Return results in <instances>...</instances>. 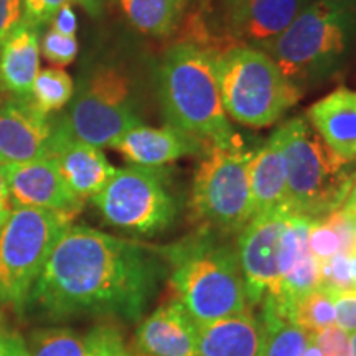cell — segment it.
<instances>
[{
	"mask_svg": "<svg viewBox=\"0 0 356 356\" xmlns=\"http://www.w3.org/2000/svg\"><path fill=\"white\" fill-rule=\"evenodd\" d=\"M165 277L160 248L71 225L53 248L22 315L51 322L86 315L139 322Z\"/></svg>",
	"mask_w": 356,
	"mask_h": 356,
	"instance_id": "1",
	"label": "cell"
},
{
	"mask_svg": "<svg viewBox=\"0 0 356 356\" xmlns=\"http://www.w3.org/2000/svg\"><path fill=\"white\" fill-rule=\"evenodd\" d=\"M220 233L200 228L181 241L160 248L168 286L197 323H207L251 309L238 252Z\"/></svg>",
	"mask_w": 356,
	"mask_h": 356,
	"instance_id": "2",
	"label": "cell"
},
{
	"mask_svg": "<svg viewBox=\"0 0 356 356\" xmlns=\"http://www.w3.org/2000/svg\"><path fill=\"white\" fill-rule=\"evenodd\" d=\"M356 42V0H312L279 37L259 50L305 91L343 68Z\"/></svg>",
	"mask_w": 356,
	"mask_h": 356,
	"instance_id": "3",
	"label": "cell"
},
{
	"mask_svg": "<svg viewBox=\"0 0 356 356\" xmlns=\"http://www.w3.org/2000/svg\"><path fill=\"white\" fill-rule=\"evenodd\" d=\"M157 81L167 124L208 145L241 140L222 108L213 53L190 42L173 43L163 53Z\"/></svg>",
	"mask_w": 356,
	"mask_h": 356,
	"instance_id": "4",
	"label": "cell"
},
{
	"mask_svg": "<svg viewBox=\"0 0 356 356\" xmlns=\"http://www.w3.org/2000/svg\"><path fill=\"white\" fill-rule=\"evenodd\" d=\"M287 177L289 210L322 218L343 207L356 180V163H346L323 144L304 115L275 129Z\"/></svg>",
	"mask_w": 356,
	"mask_h": 356,
	"instance_id": "5",
	"label": "cell"
},
{
	"mask_svg": "<svg viewBox=\"0 0 356 356\" xmlns=\"http://www.w3.org/2000/svg\"><path fill=\"white\" fill-rule=\"evenodd\" d=\"M213 58L222 108L241 126H273L304 96L259 48L234 44Z\"/></svg>",
	"mask_w": 356,
	"mask_h": 356,
	"instance_id": "6",
	"label": "cell"
},
{
	"mask_svg": "<svg viewBox=\"0 0 356 356\" xmlns=\"http://www.w3.org/2000/svg\"><path fill=\"white\" fill-rule=\"evenodd\" d=\"M74 220L43 208H13L0 228V305L24 314L53 248Z\"/></svg>",
	"mask_w": 356,
	"mask_h": 356,
	"instance_id": "7",
	"label": "cell"
},
{
	"mask_svg": "<svg viewBox=\"0 0 356 356\" xmlns=\"http://www.w3.org/2000/svg\"><path fill=\"white\" fill-rule=\"evenodd\" d=\"M254 157L243 140L233 145H210L195 170L191 185V215L202 228L220 234L239 233L251 221L249 167Z\"/></svg>",
	"mask_w": 356,
	"mask_h": 356,
	"instance_id": "8",
	"label": "cell"
},
{
	"mask_svg": "<svg viewBox=\"0 0 356 356\" xmlns=\"http://www.w3.org/2000/svg\"><path fill=\"white\" fill-rule=\"evenodd\" d=\"M91 200L106 225L132 234L163 233L178 215V197L165 167L129 163L118 168Z\"/></svg>",
	"mask_w": 356,
	"mask_h": 356,
	"instance_id": "9",
	"label": "cell"
},
{
	"mask_svg": "<svg viewBox=\"0 0 356 356\" xmlns=\"http://www.w3.org/2000/svg\"><path fill=\"white\" fill-rule=\"evenodd\" d=\"M142 124L132 99L131 79L115 66H99L81 83L53 129L95 147H111Z\"/></svg>",
	"mask_w": 356,
	"mask_h": 356,
	"instance_id": "10",
	"label": "cell"
},
{
	"mask_svg": "<svg viewBox=\"0 0 356 356\" xmlns=\"http://www.w3.org/2000/svg\"><path fill=\"white\" fill-rule=\"evenodd\" d=\"M292 211L277 210L254 216L236 241L249 307H261L279 293V244Z\"/></svg>",
	"mask_w": 356,
	"mask_h": 356,
	"instance_id": "11",
	"label": "cell"
},
{
	"mask_svg": "<svg viewBox=\"0 0 356 356\" xmlns=\"http://www.w3.org/2000/svg\"><path fill=\"white\" fill-rule=\"evenodd\" d=\"M314 218L291 213L279 244V293L264 302L262 310L291 320L292 307L302 296L318 287V261L309 246V231Z\"/></svg>",
	"mask_w": 356,
	"mask_h": 356,
	"instance_id": "12",
	"label": "cell"
},
{
	"mask_svg": "<svg viewBox=\"0 0 356 356\" xmlns=\"http://www.w3.org/2000/svg\"><path fill=\"white\" fill-rule=\"evenodd\" d=\"M6 177L13 208H43L76 218L84 208L70 188L51 157L25 163L0 165Z\"/></svg>",
	"mask_w": 356,
	"mask_h": 356,
	"instance_id": "13",
	"label": "cell"
},
{
	"mask_svg": "<svg viewBox=\"0 0 356 356\" xmlns=\"http://www.w3.org/2000/svg\"><path fill=\"white\" fill-rule=\"evenodd\" d=\"M53 119L32 97L0 99V165L50 157Z\"/></svg>",
	"mask_w": 356,
	"mask_h": 356,
	"instance_id": "14",
	"label": "cell"
},
{
	"mask_svg": "<svg viewBox=\"0 0 356 356\" xmlns=\"http://www.w3.org/2000/svg\"><path fill=\"white\" fill-rule=\"evenodd\" d=\"M136 346L145 356H198L197 322L172 297L142 320Z\"/></svg>",
	"mask_w": 356,
	"mask_h": 356,
	"instance_id": "15",
	"label": "cell"
},
{
	"mask_svg": "<svg viewBox=\"0 0 356 356\" xmlns=\"http://www.w3.org/2000/svg\"><path fill=\"white\" fill-rule=\"evenodd\" d=\"M208 144L180 129L167 124L165 127H150L139 124L129 129L113 145L114 150L131 165L163 167L188 155H203Z\"/></svg>",
	"mask_w": 356,
	"mask_h": 356,
	"instance_id": "16",
	"label": "cell"
},
{
	"mask_svg": "<svg viewBox=\"0 0 356 356\" xmlns=\"http://www.w3.org/2000/svg\"><path fill=\"white\" fill-rule=\"evenodd\" d=\"M50 157L61 177L81 200L92 198L109 184L115 168L99 147L74 140L53 129Z\"/></svg>",
	"mask_w": 356,
	"mask_h": 356,
	"instance_id": "17",
	"label": "cell"
},
{
	"mask_svg": "<svg viewBox=\"0 0 356 356\" xmlns=\"http://www.w3.org/2000/svg\"><path fill=\"white\" fill-rule=\"evenodd\" d=\"M305 118L338 159L356 163V89L337 88L314 102Z\"/></svg>",
	"mask_w": 356,
	"mask_h": 356,
	"instance_id": "18",
	"label": "cell"
},
{
	"mask_svg": "<svg viewBox=\"0 0 356 356\" xmlns=\"http://www.w3.org/2000/svg\"><path fill=\"white\" fill-rule=\"evenodd\" d=\"M266 328L251 309L197 323L198 356H264Z\"/></svg>",
	"mask_w": 356,
	"mask_h": 356,
	"instance_id": "19",
	"label": "cell"
},
{
	"mask_svg": "<svg viewBox=\"0 0 356 356\" xmlns=\"http://www.w3.org/2000/svg\"><path fill=\"white\" fill-rule=\"evenodd\" d=\"M40 26L22 22L0 43V92L13 97H32L40 71Z\"/></svg>",
	"mask_w": 356,
	"mask_h": 356,
	"instance_id": "20",
	"label": "cell"
},
{
	"mask_svg": "<svg viewBox=\"0 0 356 356\" xmlns=\"http://www.w3.org/2000/svg\"><path fill=\"white\" fill-rule=\"evenodd\" d=\"M249 186L252 218L277 210H289L286 163L275 132L254 152L249 167Z\"/></svg>",
	"mask_w": 356,
	"mask_h": 356,
	"instance_id": "21",
	"label": "cell"
},
{
	"mask_svg": "<svg viewBox=\"0 0 356 356\" xmlns=\"http://www.w3.org/2000/svg\"><path fill=\"white\" fill-rule=\"evenodd\" d=\"M312 0H252L234 29V44L261 48L279 37Z\"/></svg>",
	"mask_w": 356,
	"mask_h": 356,
	"instance_id": "22",
	"label": "cell"
},
{
	"mask_svg": "<svg viewBox=\"0 0 356 356\" xmlns=\"http://www.w3.org/2000/svg\"><path fill=\"white\" fill-rule=\"evenodd\" d=\"M190 0H119L129 22L150 37H170L178 30Z\"/></svg>",
	"mask_w": 356,
	"mask_h": 356,
	"instance_id": "23",
	"label": "cell"
},
{
	"mask_svg": "<svg viewBox=\"0 0 356 356\" xmlns=\"http://www.w3.org/2000/svg\"><path fill=\"white\" fill-rule=\"evenodd\" d=\"M266 328L264 356H302L309 340V333L292 320L279 317L273 312L262 310Z\"/></svg>",
	"mask_w": 356,
	"mask_h": 356,
	"instance_id": "24",
	"label": "cell"
},
{
	"mask_svg": "<svg viewBox=\"0 0 356 356\" xmlns=\"http://www.w3.org/2000/svg\"><path fill=\"white\" fill-rule=\"evenodd\" d=\"M291 320L307 333H318L332 325H337L335 302L332 293L320 287L307 292L293 304Z\"/></svg>",
	"mask_w": 356,
	"mask_h": 356,
	"instance_id": "25",
	"label": "cell"
},
{
	"mask_svg": "<svg viewBox=\"0 0 356 356\" xmlns=\"http://www.w3.org/2000/svg\"><path fill=\"white\" fill-rule=\"evenodd\" d=\"M74 96L73 79L66 71L60 68L40 70L32 88V101L43 113H58Z\"/></svg>",
	"mask_w": 356,
	"mask_h": 356,
	"instance_id": "26",
	"label": "cell"
},
{
	"mask_svg": "<svg viewBox=\"0 0 356 356\" xmlns=\"http://www.w3.org/2000/svg\"><path fill=\"white\" fill-rule=\"evenodd\" d=\"M30 356H91L86 335L70 328H40L30 337Z\"/></svg>",
	"mask_w": 356,
	"mask_h": 356,
	"instance_id": "27",
	"label": "cell"
},
{
	"mask_svg": "<svg viewBox=\"0 0 356 356\" xmlns=\"http://www.w3.org/2000/svg\"><path fill=\"white\" fill-rule=\"evenodd\" d=\"M318 287L330 293L355 291L353 275H351V257L338 252L330 259L320 261Z\"/></svg>",
	"mask_w": 356,
	"mask_h": 356,
	"instance_id": "28",
	"label": "cell"
},
{
	"mask_svg": "<svg viewBox=\"0 0 356 356\" xmlns=\"http://www.w3.org/2000/svg\"><path fill=\"white\" fill-rule=\"evenodd\" d=\"M91 356H134L121 330L114 325H97L86 335Z\"/></svg>",
	"mask_w": 356,
	"mask_h": 356,
	"instance_id": "29",
	"label": "cell"
},
{
	"mask_svg": "<svg viewBox=\"0 0 356 356\" xmlns=\"http://www.w3.org/2000/svg\"><path fill=\"white\" fill-rule=\"evenodd\" d=\"M309 246L318 262L330 259L340 252L341 243L335 228L327 216L314 218L309 231Z\"/></svg>",
	"mask_w": 356,
	"mask_h": 356,
	"instance_id": "30",
	"label": "cell"
},
{
	"mask_svg": "<svg viewBox=\"0 0 356 356\" xmlns=\"http://www.w3.org/2000/svg\"><path fill=\"white\" fill-rule=\"evenodd\" d=\"M79 44L76 37H66L50 29L40 40V51L48 61L56 66H68L78 55Z\"/></svg>",
	"mask_w": 356,
	"mask_h": 356,
	"instance_id": "31",
	"label": "cell"
},
{
	"mask_svg": "<svg viewBox=\"0 0 356 356\" xmlns=\"http://www.w3.org/2000/svg\"><path fill=\"white\" fill-rule=\"evenodd\" d=\"M328 220L335 228L338 238L341 243V254L355 256L356 254V215L351 211H346L343 208L332 211L327 215Z\"/></svg>",
	"mask_w": 356,
	"mask_h": 356,
	"instance_id": "32",
	"label": "cell"
},
{
	"mask_svg": "<svg viewBox=\"0 0 356 356\" xmlns=\"http://www.w3.org/2000/svg\"><path fill=\"white\" fill-rule=\"evenodd\" d=\"M322 356H351L350 333L341 330L338 325L325 328V330L314 333Z\"/></svg>",
	"mask_w": 356,
	"mask_h": 356,
	"instance_id": "33",
	"label": "cell"
},
{
	"mask_svg": "<svg viewBox=\"0 0 356 356\" xmlns=\"http://www.w3.org/2000/svg\"><path fill=\"white\" fill-rule=\"evenodd\" d=\"M83 3L84 0H22L24 7V19L32 22L33 25L42 26L50 24L53 15L66 3Z\"/></svg>",
	"mask_w": 356,
	"mask_h": 356,
	"instance_id": "34",
	"label": "cell"
},
{
	"mask_svg": "<svg viewBox=\"0 0 356 356\" xmlns=\"http://www.w3.org/2000/svg\"><path fill=\"white\" fill-rule=\"evenodd\" d=\"M335 302L337 325L346 333L356 332V291L332 293Z\"/></svg>",
	"mask_w": 356,
	"mask_h": 356,
	"instance_id": "35",
	"label": "cell"
},
{
	"mask_svg": "<svg viewBox=\"0 0 356 356\" xmlns=\"http://www.w3.org/2000/svg\"><path fill=\"white\" fill-rule=\"evenodd\" d=\"M24 19L22 0H0V43Z\"/></svg>",
	"mask_w": 356,
	"mask_h": 356,
	"instance_id": "36",
	"label": "cell"
},
{
	"mask_svg": "<svg viewBox=\"0 0 356 356\" xmlns=\"http://www.w3.org/2000/svg\"><path fill=\"white\" fill-rule=\"evenodd\" d=\"M50 25L53 30H56L58 33L66 35V37H76L78 30V17L76 12L73 10L71 3H66L58 10L53 19L50 20Z\"/></svg>",
	"mask_w": 356,
	"mask_h": 356,
	"instance_id": "37",
	"label": "cell"
},
{
	"mask_svg": "<svg viewBox=\"0 0 356 356\" xmlns=\"http://www.w3.org/2000/svg\"><path fill=\"white\" fill-rule=\"evenodd\" d=\"M2 356H30L29 346L20 335H3Z\"/></svg>",
	"mask_w": 356,
	"mask_h": 356,
	"instance_id": "38",
	"label": "cell"
},
{
	"mask_svg": "<svg viewBox=\"0 0 356 356\" xmlns=\"http://www.w3.org/2000/svg\"><path fill=\"white\" fill-rule=\"evenodd\" d=\"M13 211V203L10 198V191H8L6 177H3L2 168H0V228L6 225L8 216Z\"/></svg>",
	"mask_w": 356,
	"mask_h": 356,
	"instance_id": "39",
	"label": "cell"
},
{
	"mask_svg": "<svg viewBox=\"0 0 356 356\" xmlns=\"http://www.w3.org/2000/svg\"><path fill=\"white\" fill-rule=\"evenodd\" d=\"M302 356H322V351H320L317 341H315L314 333H309V340H307V346Z\"/></svg>",
	"mask_w": 356,
	"mask_h": 356,
	"instance_id": "40",
	"label": "cell"
},
{
	"mask_svg": "<svg viewBox=\"0 0 356 356\" xmlns=\"http://www.w3.org/2000/svg\"><path fill=\"white\" fill-rule=\"evenodd\" d=\"M341 208H343V210H346V211L355 213V215H356V180H355L353 186H351L348 197H346L343 207H341Z\"/></svg>",
	"mask_w": 356,
	"mask_h": 356,
	"instance_id": "41",
	"label": "cell"
},
{
	"mask_svg": "<svg viewBox=\"0 0 356 356\" xmlns=\"http://www.w3.org/2000/svg\"><path fill=\"white\" fill-rule=\"evenodd\" d=\"M351 275H353V286L356 291V254L351 256Z\"/></svg>",
	"mask_w": 356,
	"mask_h": 356,
	"instance_id": "42",
	"label": "cell"
},
{
	"mask_svg": "<svg viewBox=\"0 0 356 356\" xmlns=\"http://www.w3.org/2000/svg\"><path fill=\"white\" fill-rule=\"evenodd\" d=\"M350 341H351V356H356V332L350 333Z\"/></svg>",
	"mask_w": 356,
	"mask_h": 356,
	"instance_id": "43",
	"label": "cell"
},
{
	"mask_svg": "<svg viewBox=\"0 0 356 356\" xmlns=\"http://www.w3.org/2000/svg\"><path fill=\"white\" fill-rule=\"evenodd\" d=\"M2 340H3V335L0 337V356H2Z\"/></svg>",
	"mask_w": 356,
	"mask_h": 356,
	"instance_id": "44",
	"label": "cell"
},
{
	"mask_svg": "<svg viewBox=\"0 0 356 356\" xmlns=\"http://www.w3.org/2000/svg\"><path fill=\"white\" fill-rule=\"evenodd\" d=\"M84 6H88V0H84Z\"/></svg>",
	"mask_w": 356,
	"mask_h": 356,
	"instance_id": "45",
	"label": "cell"
},
{
	"mask_svg": "<svg viewBox=\"0 0 356 356\" xmlns=\"http://www.w3.org/2000/svg\"><path fill=\"white\" fill-rule=\"evenodd\" d=\"M0 337H2V333H0Z\"/></svg>",
	"mask_w": 356,
	"mask_h": 356,
	"instance_id": "46",
	"label": "cell"
}]
</instances>
